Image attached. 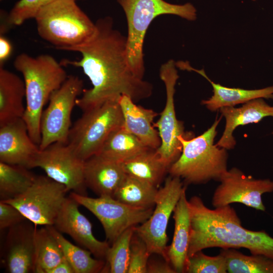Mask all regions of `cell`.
<instances>
[{
	"label": "cell",
	"mask_w": 273,
	"mask_h": 273,
	"mask_svg": "<svg viewBox=\"0 0 273 273\" xmlns=\"http://www.w3.org/2000/svg\"><path fill=\"white\" fill-rule=\"evenodd\" d=\"M95 23L96 30L90 38L66 51L79 53L80 59L61 63L81 68L92 84L91 88L83 89L76 105L84 112L107 102H118L123 95L134 102L150 97L152 84L137 77L128 65L126 36L114 28L110 17Z\"/></svg>",
	"instance_id": "cell-1"
},
{
	"label": "cell",
	"mask_w": 273,
	"mask_h": 273,
	"mask_svg": "<svg viewBox=\"0 0 273 273\" xmlns=\"http://www.w3.org/2000/svg\"><path fill=\"white\" fill-rule=\"evenodd\" d=\"M188 203L191 223L188 257L209 248H244L251 254L273 259V238L264 231L244 228L230 205L210 209L197 196Z\"/></svg>",
	"instance_id": "cell-2"
},
{
	"label": "cell",
	"mask_w": 273,
	"mask_h": 273,
	"mask_svg": "<svg viewBox=\"0 0 273 273\" xmlns=\"http://www.w3.org/2000/svg\"><path fill=\"white\" fill-rule=\"evenodd\" d=\"M13 65L22 74L25 83L26 105L23 119L30 138L39 146L43 107L68 76L61 63L49 54L32 57L21 53L16 57Z\"/></svg>",
	"instance_id": "cell-3"
},
{
	"label": "cell",
	"mask_w": 273,
	"mask_h": 273,
	"mask_svg": "<svg viewBox=\"0 0 273 273\" xmlns=\"http://www.w3.org/2000/svg\"><path fill=\"white\" fill-rule=\"evenodd\" d=\"M220 120L216 119L207 130L196 137L179 138L182 151L168 170L171 176L178 177L188 184L219 181L228 170L226 149L214 144Z\"/></svg>",
	"instance_id": "cell-4"
},
{
	"label": "cell",
	"mask_w": 273,
	"mask_h": 273,
	"mask_svg": "<svg viewBox=\"0 0 273 273\" xmlns=\"http://www.w3.org/2000/svg\"><path fill=\"white\" fill-rule=\"evenodd\" d=\"M127 20V57L132 72L143 79L145 72L143 47L146 32L152 21L161 15L170 14L189 21L197 18L191 3L175 5L164 0H117Z\"/></svg>",
	"instance_id": "cell-5"
},
{
	"label": "cell",
	"mask_w": 273,
	"mask_h": 273,
	"mask_svg": "<svg viewBox=\"0 0 273 273\" xmlns=\"http://www.w3.org/2000/svg\"><path fill=\"white\" fill-rule=\"evenodd\" d=\"M34 19L39 36L61 51L85 42L96 28L76 0H57L42 8Z\"/></svg>",
	"instance_id": "cell-6"
},
{
	"label": "cell",
	"mask_w": 273,
	"mask_h": 273,
	"mask_svg": "<svg viewBox=\"0 0 273 273\" xmlns=\"http://www.w3.org/2000/svg\"><path fill=\"white\" fill-rule=\"evenodd\" d=\"M71 127L67 143L85 161L97 154L109 134L123 125L117 101L107 102L83 112Z\"/></svg>",
	"instance_id": "cell-7"
},
{
	"label": "cell",
	"mask_w": 273,
	"mask_h": 273,
	"mask_svg": "<svg viewBox=\"0 0 273 273\" xmlns=\"http://www.w3.org/2000/svg\"><path fill=\"white\" fill-rule=\"evenodd\" d=\"M83 86L82 80L78 76L70 75L51 94L49 104L41 116L40 150L56 142H67L72 111L83 90Z\"/></svg>",
	"instance_id": "cell-8"
},
{
	"label": "cell",
	"mask_w": 273,
	"mask_h": 273,
	"mask_svg": "<svg viewBox=\"0 0 273 273\" xmlns=\"http://www.w3.org/2000/svg\"><path fill=\"white\" fill-rule=\"evenodd\" d=\"M68 191L48 176H36L24 193L5 202L16 207L35 226L53 225Z\"/></svg>",
	"instance_id": "cell-9"
},
{
	"label": "cell",
	"mask_w": 273,
	"mask_h": 273,
	"mask_svg": "<svg viewBox=\"0 0 273 273\" xmlns=\"http://www.w3.org/2000/svg\"><path fill=\"white\" fill-rule=\"evenodd\" d=\"M185 191L186 188L181 179L170 175L166 179L164 186L158 190L151 215L140 225L134 227V233L145 242L151 255H158L165 259L169 220Z\"/></svg>",
	"instance_id": "cell-10"
},
{
	"label": "cell",
	"mask_w": 273,
	"mask_h": 273,
	"mask_svg": "<svg viewBox=\"0 0 273 273\" xmlns=\"http://www.w3.org/2000/svg\"><path fill=\"white\" fill-rule=\"evenodd\" d=\"M69 196L91 212L100 221L106 239L112 244L125 230L146 221L154 207L143 208L125 204L110 196L89 197L71 192Z\"/></svg>",
	"instance_id": "cell-11"
},
{
	"label": "cell",
	"mask_w": 273,
	"mask_h": 273,
	"mask_svg": "<svg viewBox=\"0 0 273 273\" xmlns=\"http://www.w3.org/2000/svg\"><path fill=\"white\" fill-rule=\"evenodd\" d=\"M176 68L175 62L171 59L160 67L159 76L165 85L166 100L159 119L154 123L161 140L160 146L156 151L169 168L181 153L179 138L191 136L186 135L183 122L176 116L174 96L175 86L179 77Z\"/></svg>",
	"instance_id": "cell-12"
},
{
	"label": "cell",
	"mask_w": 273,
	"mask_h": 273,
	"mask_svg": "<svg viewBox=\"0 0 273 273\" xmlns=\"http://www.w3.org/2000/svg\"><path fill=\"white\" fill-rule=\"evenodd\" d=\"M84 161L67 143L56 142L39 150L31 168L39 167L48 176L64 185L69 191L87 195Z\"/></svg>",
	"instance_id": "cell-13"
},
{
	"label": "cell",
	"mask_w": 273,
	"mask_h": 273,
	"mask_svg": "<svg viewBox=\"0 0 273 273\" xmlns=\"http://www.w3.org/2000/svg\"><path fill=\"white\" fill-rule=\"evenodd\" d=\"M219 185L212 198L214 208L238 203L257 210L264 211L262 196L273 192V181L256 179L247 175L236 167L228 170L222 175Z\"/></svg>",
	"instance_id": "cell-14"
},
{
	"label": "cell",
	"mask_w": 273,
	"mask_h": 273,
	"mask_svg": "<svg viewBox=\"0 0 273 273\" xmlns=\"http://www.w3.org/2000/svg\"><path fill=\"white\" fill-rule=\"evenodd\" d=\"M80 205L69 196L65 200L53 226L60 233L70 236L98 259L105 258L110 247L107 241L97 239L92 224L79 210Z\"/></svg>",
	"instance_id": "cell-15"
},
{
	"label": "cell",
	"mask_w": 273,
	"mask_h": 273,
	"mask_svg": "<svg viewBox=\"0 0 273 273\" xmlns=\"http://www.w3.org/2000/svg\"><path fill=\"white\" fill-rule=\"evenodd\" d=\"M39 150L23 118L0 126V162L30 169Z\"/></svg>",
	"instance_id": "cell-16"
},
{
	"label": "cell",
	"mask_w": 273,
	"mask_h": 273,
	"mask_svg": "<svg viewBox=\"0 0 273 273\" xmlns=\"http://www.w3.org/2000/svg\"><path fill=\"white\" fill-rule=\"evenodd\" d=\"M26 221L9 228L3 259L7 272L28 273L34 271L35 226Z\"/></svg>",
	"instance_id": "cell-17"
},
{
	"label": "cell",
	"mask_w": 273,
	"mask_h": 273,
	"mask_svg": "<svg viewBox=\"0 0 273 273\" xmlns=\"http://www.w3.org/2000/svg\"><path fill=\"white\" fill-rule=\"evenodd\" d=\"M126 175L121 163L99 154L84 161L85 185L99 196L113 197Z\"/></svg>",
	"instance_id": "cell-18"
},
{
	"label": "cell",
	"mask_w": 273,
	"mask_h": 273,
	"mask_svg": "<svg viewBox=\"0 0 273 273\" xmlns=\"http://www.w3.org/2000/svg\"><path fill=\"white\" fill-rule=\"evenodd\" d=\"M219 110L225 119V125L216 145L226 150L233 149L236 145L233 133L238 126L258 123L266 117H273V106L267 104L263 98L251 100L239 108L224 107Z\"/></svg>",
	"instance_id": "cell-19"
},
{
	"label": "cell",
	"mask_w": 273,
	"mask_h": 273,
	"mask_svg": "<svg viewBox=\"0 0 273 273\" xmlns=\"http://www.w3.org/2000/svg\"><path fill=\"white\" fill-rule=\"evenodd\" d=\"M118 103L123 116V127L147 147L157 149L161 140L153 122L158 114L152 109L136 105L130 97L126 95L120 98Z\"/></svg>",
	"instance_id": "cell-20"
},
{
	"label": "cell",
	"mask_w": 273,
	"mask_h": 273,
	"mask_svg": "<svg viewBox=\"0 0 273 273\" xmlns=\"http://www.w3.org/2000/svg\"><path fill=\"white\" fill-rule=\"evenodd\" d=\"M186 191L174 210V230L171 244L167 246L165 260L176 272H185L190 238V216Z\"/></svg>",
	"instance_id": "cell-21"
},
{
	"label": "cell",
	"mask_w": 273,
	"mask_h": 273,
	"mask_svg": "<svg viewBox=\"0 0 273 273\" xmlns=\"http://www.w3.org/2000/svg\"><path fill=\"white\" fill-rule=\"evenodd\" d=\"M25 87L18 75L0 67V126L23 118Z\"/></svg>",
	"instance_id": "cell-22"
},
{
	"label": "cell",
	"mask_w": 273,
	"mask_h": 273,
	"mask_svg": "<svg viewBox=\"0 0 273 273\" xmlns=\"http://www.w3.org/2000/svg\"><path fill=\"white\" fill-rule=\"evenodd\" d=\"M185 70L196 72L205 78L212 85L213 95L208 100L202 101V104L211 111L224 107H234L258 98L273 99V85L258 89H245L223 86L213 82L206 74L204 69H196L189 63Z\"/></svg>",
	"instance_id": "cell-23"
},
{
	"label": "cell",
	"mask_w": 273,
	"mask_h": 273,
	"mask_svg": "<svg viewBox=\"0 0 273 273\" xmlns=\"http://www.w3.org/2000/svg\"><path fill=\"white\" fill-rule=\"evenodd\" d=\"M125 174L158 187L169 167L156 150L149 149L121 163Z\"/></svg>",
	"instance_id": "cell-24"
},
{
	"label": "cell",
	"mask_w": 273,
	"mask_h": 273,
	"mask_svg": "<svg viewBox=\"0 0 273 273\" xmlns=\"http://www.w3.org/2000/svg\"><path fill=\"white\" fill-rule=\"evenodd\" d=\"M149 149L122 126L109 134L97 154L122 163Z\"/></svg>",
	"instance_id": "cell-25"
},
{
	"label": "cell",
	"mask_w": 273,
	"mask_h": 273,
	"mask_svg": "<svg viewBox=\"0 0 273 273\" xmlns=\"http://www.w3.org/2000/svg\"><path fill=\"white\" fill-rule=\"evenodd\" d=\"M46 226L57 240L65 258L71 264L74 273L104 271L106 262L102 259L94 258L90 251L71 243L53 225Z\"/></svg>",
	"instance_id": "cell-26"
},
{
	"label": "cell",
	"mask_w": 273,
	"mask_h": 273,
	"mask_svg": "<svg viewBox=\"0 0 273 273\" xmlns=\"http://www.w3.org/2000/svg\"><path fill=\"white\" fill-rule=\"evenodd\" d=\"M35 267L34 272L49 273L64 258L57 240L46 226H35L34 233Z\"/></svg>",
	"instance_id": "cell-27"
},
{
	"label": "cell",
	"mask_w": 273,
	"mask_h": 273,
	"mask_svg": "<svg viewBox=\"0 0 273 273\" xmlns=\"http://www.w3.org/2000/svg\"><path fill=\"white\" fill-rule=\"evenodd\" d=\"M21 165L0 162V199L6 201L24 193L32 185L36 175Z\"/></svg>",
	"instance_id": "cell-28"
},
{
	"label": "cell",
	"mask_w": 273,
	"mask_h": 273,
	"mask_svg": "<svg viewBox=\"0 0 273 273\" xmlns=\"http://www.w3.org/2000/svg\"><path fill=\"white\" fill-rule=\"evenodd\" d=\"M158 190L148 183L126 175L113 198L132 207L153 208Z\"/></svg>",
	"instance_id": "cell-29"
},
{
	"label": "cell",
	"mask_w": 273,
	"mask_h": 273,
	"mask_svg": "<svg viewBox=\"0 0 273 273\" xmlns=\"http://www.w3.org/2000/svg\"><path fill=\"white\" fill-rule=\"evenodd\" d=\"M229 273H273V259L259 254L245 255L235 248H221Z\"/></svg>",
	"instance_id": "cell-30"
},
{
	"label": "cell",
	"mask_w": 273,
	"mask_h": 273,
	"mask_svg": "<svg viewBox=\"0 0 273 273\" xmlns=\"http://www.w3.org/2000/svg\"><path fill=\"white\" fill-rule=\"evenodd\" d=\"M134 227L125 230L110 246L106 256V262L103 272L127 273Z\"/></svg>",
	"instance_id": "cell-31"
},
{
	"label": "cell",
	"mask_w": 273,
	"mask_h": 273,
	"mask_svg": "<svg viewBox=\"0 0 273 273\" xmlns=\"http://www.w3.org/2000/svg\"><path fill=\"white\" fill-rule=\"evenodd\" d=\"M185 272H228L226 258L221 252L216 256H210L204 254L202 250L198 251L188 257Z\"/></svg>",
	"instance_id": "cell-32"
},
{
	"label": "cell",
	"mask_w": 273,
	"mask_h": 273,
	"mask_svg": "<svg viewBox=\"0 0 273 273\" xmlns=\"http://www.w3.org/2000/svg\"><path fill=\"white\" fill-rule=\"evenodd\" d=\"M56 1L19 0L7 15L6 22L11 26L21 25L26 20L34 19L42 8Z\"/></svg>",
	"instance_id": "cell-33"
},
{
	"label": "cell",
	"mask_w": 273,
	"mask_h": 273,
	"mask_svg": "<svg viewBox=\"0 0 273 273\" xmlns=\"http://www.w3.org/2000/svg\"><path fill=\"white\" fill-rule=\"evenodd\" d=\"M151 255L145 242L134 233L130 243L127 273H147V264Z\"/></svg>",
	"instance_id": "cell-34"
},
{
	"label": "cell",
	"mask_w": 273,
	"mask_h": 273,
	"mask_svg": "<svg viewBox=\"0 0 273 273\" xmlns=\"http://www.w3.org/2000/svg\"><path fill=\"white\" fill-rule=\"evenodd\" d=\"M27 220L15 206L6 202L0 201V229H9Z\"/></svg>",
	"instance_id": "cell-35"
},
{
	"label": "cell",
	"mask_w": 273,
	"mask_h": 273,
	"mask_svg": "<svg viewBox=\"0 0 273 273\" xmlns=\"http://www.w3.org/2000/svg\"><path fill=\"white\" fill-rule=\"evenodd\" d=\"M147 273H176V271L165 259L164 261L149 259Z\"/></svg>",
	"instance_id": "cell-36"
},
{
	"label": "cell",
	"mask_w": 273,
	"mask_h": 273,
	"mask_svg": "<svg viewBox=\"0 0 273 273\" xmlns=\"http://www.w3.org/2000/svg\"><path fill=\"white\" fill-rule=\"evenodd\" d=\"M12 52V46L10 41L3 35L0 36V67L10 58Z\"/></svg>",
	"instance_id": "cell-37"
},
{
	"label": "cell",
	"mask_w": 273,
	"mask_h": 273,
	"mask_svg": "<svg viewBox=\"0 0 273 273\" xmlns=\"http://www.w3.org/2000/svg\"><path fill=\"white\" fill-rule=\"evenodd\" d=\"M49 273H74L71 264L65 258Z\"/></svg>",
	"instance_id": "cell-38"
},
{
	"label": "cell",
	"mask_w": 273,
	"mask_h": 273,
	"mask_svg": "<svg viewBox=\"0 0 273 273\" xmlns=\"http://www.w3.org/2000/svg\"><path fill=\"white\" fill-rule=\"evenodd\" d=\"M252 1H256V0H252Z\"/></svg>",
	"instance_id": "cell-39"
},
{
	"label": "cell",
	"mask_w": 273,
	"mask_h": 273,
	"mask_svg": "<svg viewBox=\"0 0 273 273\" xmlns=\"http://www.w3.org/2000/svg\"><path fill=\"white\" fill-rule=\"evenodd\" d=\"M272 133L273 134V132H272Z\"/></svg>",
	"instance_id": "cell-40"
}]
</instances>
